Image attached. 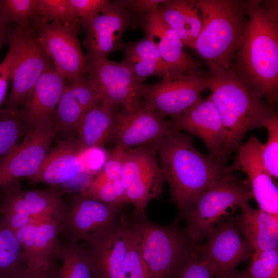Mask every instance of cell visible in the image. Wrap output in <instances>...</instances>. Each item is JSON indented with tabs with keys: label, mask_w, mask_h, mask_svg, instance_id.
<instances>
[{
	"label": "cell",
	"mask_w": 278,
	"mask_h": 278,
	"mask_svg": "<svg viewBox=\"0 0 278 278\" xmlns=\"http://www.w3.org/2000/svg\"><path fill=\"white\" fill-rule=\"evenodd\" d=\"M28 128L22 109H0V161L18 144Z\"/></svg>",
	"instance_id": "1f68e13d"
},
{
	"label": "cell",
	"mask_w": 278,
	"mask_h": 278,
	"mask_svg": "<svg viewBox=\"0 0 278 278\" xmlns=\"http://www.w3.org/2000/svg\"><path fill=\"white\" fill-rule=\"evenodd\" d=\"M202 26L195 48L210 71L228 70L248 24V1L196 0Z\"/></svg>",
	"instance_id": "277c9868"
},
{
	"label": "cell",
	"mask_w": 278,
	"mask_h": 278,
	"mask_svg": "<svg viewBox=\"0 0 278 278\" xmlns=\"http://www.w3.org/2000/svg\"><path fill=\"white\" fill-rule=\"evenodd\" d=\"M206 237L205 243L194 248L211 267L215 278H225L254 252L231 220L219 222Z\"/></svg>",
	"instance_id": "9a60e30c"
},
{
	"label": "cell",
	"mask_w": 278,
	"mask_h": 278,
	"mask_svg": "<svg viewBox=\"0 0 278 278\" xmlns=\"http://www.w3.org/2000/svg\"><path fill=\"white\" fill-rule=\"evenodd\" d=\"M213 272L208 264L192 248L188 258L177 278H213Z\"/></svg>",
	"instance_id": "f35d334b"
},
{
	"label": "cell",
	"mask_w": 278,
	"mask_h": 278,
	"mask_svg": "<svg viewBox=\"0 0 278 278\" xmlns=\"http://www.w3.org/2000/svg\"><path fill=\"white\" fill-rule=\"evenodd\" d=\"M165 181L154 144L126 149L120 182L136 215H145L149 202L161 196Z\"/></svg>",
	"instance_id": "52a82bcc"
},
{
	"label": "cell",
	"mask_w": 278,
	"mask_h": 278,
	"mask_svg": "<svg viewBox=\"0 0 278 278\" xmlns=\"http://www.w3.org/2000/svg\"><path fill=\"white\" fill-rule=\"evenodd\" d=\"M170 121L173 129L200 138L208 150V156L224 165L228 158L225 151L224 129L220 115L209 97L201 98Z\"/></svg>",
	"instance_id": "ac0fdd59"
},
{
	"label": "cell",
	"mask_w": 278,
	"mask_h": 278,
	"mask_svg": "<svg viewBox=\"0 0 278 278\" xmlns=\"http://www.w3.org/2000/svg\"><path fill=\"white\" fill-rule=\"evenodd\" d=\"M131 25V17L119 1H109L99 14L80 24L85 32L82 44L86 61L106 60L111 53L122 50L123 36Z\"/></svg>",
	"instance_id": "2e32d148"
},
{
	"label": "cell",
	"mask_w": 278,
	"mask_h": 278,
	"mask_svg": "<svg viewBox=\"0 0 278 278\" xmlns=\"http://www.w3.org/2000/svg\"><path fill=\"white\" fill-rule=\"evenodd\" d=\"M60 218L39 219L15 232L27 268L47 269L59 266Z\"/></svg>",
	"instance_id": "d6986e66"
},
{
	"label": "cell",
	"mask_w": 278,
	"mask_h": 278,
	"mask_svg": "<svg viewBox=\"0 0 278 278\" xmlns=\"http://www.w3.org/2000/svg\"><path fill=\"white\" fill-rule=\"evenodd\" d=\"M83 152L77 137L59 142L48 151L37 172L29 179L51 185L68 182L82 169Z\"/></svg>",
	"instance_id": "cb8c5ba5"
},
{
	"label": "cell",
	"mask_w": 278,
	"mask_h": 278,
	"mask_svg": "<svg viewBox=\"0 0 278 278\" xmlns=\"http://www.w3.org/2000/svg\"><path fill=\"white\" fill-rule=\"evenodd\" d=\"M208 96L220 115L229 157L237 150L246 134L265 124L275 112L235 69L210 71L205 75Z\"/></svg>",
	"instance_id": "3957f363"
},
{
	"label": "cell",
	"mask_w": 278,
	"mask_h": 278,
	"mask_svg": "<svg viewBox=\"0 0 278 278\" xmlns=\"http://www.w3.org/2000/svg\"><path fill=\"white\" fill-rule=\"evenodd\" d=\"M1 188L0 215L14 232L39 219L60 217L63 199L55 189L25 190L15 181Z\"/></svg>",
	"instance_id": "7c38bea8"
},
{
	"label": "cell",
	"mask_w": 278,
	"mask_h": 278,
	"mask_svg": "<svg viewBox=\"0 0 278 278\" xmlns=\"http://www.w3.org/2000/svg\"><path fill=\"white\" fill-rule=\"evenodd\" d=\"M68 81L53 62L35 84L22 109L28 129L54 120L55 113Z\"/></svg>",
	"instance_id": "7402d4cb"
},
{
	"label": "cell",
	"mask_w": 278,
	"mask_h": 278,
	"mask_svg": "<svg viewBox=\"0 0 278 278\" xmlns=\"http://www.w3.org/2000/svg\"><path fill=\"white\" fill-rule=\"evenodd\" d=\"M248 24L234 67L272 107L278 97V3L248 1Z\"/></svg>",
	"instance_id": "6da1fadb"
},
{
	"label": "cell",
	"mask_w": 278,
	"mask_h": 278,
	"mask_svg": "<svg viewBox=\"0 0 278 278\" xmlns=\"http://www.w3.org/2000/svg\"><path fill=\"white\" fill-rule=\"evenodd\" d=\"M38 19L56 22L78 32L80 21L74 15L69 0H38Z\"/></svg>",
	"instance_id": "836d02e7"
},
{
	"label": "cell",
	"mask_w": 278,
	"mask_h": 278,
	"mask_svg": "<svg viewBox=\"0 0 278 278\" xmlns=\"http://www.w3.org/2000/svg\"><path fill=\"white\" fill-rule=\"evenodd\" d=\"M247 271L250 278H278L277 248L254 252Z\"/></svg>",
	"instance_id": "d590c367"
},
{
	"label": "cell",
	"mask_w": 278,
	"mask_h": 278,
	"mask_svg": "<svg viewBox=\"0 0 278 278\" xmlns=\"http://www.w3.org/2000/svg\"><path fill=\"white\" fill-rule=\"evenodd\" d=\"M129 222L122 213L118 224L86 247L97 278H125V258Z\"/></svg>",
	"instance_id": "603a6c76"
},
{
	"label": "cell",
	"mask_w": 278,
	"mask_h": 278,
	"mask_svg": "<svg viewBox=\"0 0 278 278\" xmlns=\"http://www.w3.org/2000/svg\"><path fill=\"white\" fill-rule=\"evenodd\" d=\"M268 130L267 142L262 144L261 158L263 165L274 179L278 177V118L276 113L272 114L265 124Z\"/></svg>",
	"instance_id": "e575fe53"
},
{
	"label": "cell",
	"mask_w": 278,
	"mask_h": 278,
	"mask_svg": "<svg viewBox=\"0 0 278 278\" xmlns=\"http://www.w3.org/2000/svg\"><path fill=\"white\" fill-rule=\"evenodd\" d=\"M158 9L178 34L184 46L195 48L202 26L196 1L166 0Z\"/></svg>",
	"instance_id": "83f0119b"
},
{
	"label": "cell",
	"mask_w": 278,
	"mask_h": 278,
	"mask_svg": "<svg viewBox=\"0 0 278 278\" xmlns=\"http://www.w3.org/2000/svg\"><path fill=\"white\" fill-rule=\"evenodd\" d=\"M26 267L15 233L0 215V278H11Z\"/></svg>",
	"instance_id": "4dcf8cb0"
},
{
	"label": "cell",
	"mask_w": 278,
	"mask_h": 278,
	"mask_svg": "<svg viewBox=\"0 0 278 278\" xmlns=\"http://www.w3.org/2000/svg\"><path fill=\"white\" fill-rule=\"evenodd\" d=\"M140 25L144 37L155 45L164 61L178 74L202 71L201 63L184 51L180 37L162 17L158 7L147 13Z\"/></svg>",
	"instance_id": "44dd1931"
},
{
	"label": "cell",
	"mask_w": 278,
	"mask_h": 278,
	"mask_svg": "<svg viewBox=\"0 0 278 278\" xmlns=\"http://www.w3.org/2000/svg\"><path fill=\"white\" fill-rule=\"evenodd\" d=\"M8 46V52L0 63V107L7 99L8 88L11 81V70L16 50L14 32Z\"/></svg>",
	"instance_id": "60d3db41"
},
{
	"label": "cell",
	"mask_w": 278,
	"mask_h": 278,
	"mask_svg": "<svg viewBox=\"0 0 278 278\" xmlns=\"http://www.w3.org/2000/svg\"><path fill=\"white\" fill-rule=\"evenodd\" d=\"M119 207L88 198L82 194L64 201L60 215L61 232L66 241L91 244L119 223Z\"/></svg>",
	"instance_id": "ba28073f"
},
{
	"label": "cell",
	"mask_w": 278,
	"mask_h": 278,
	"mask_svg": "<svg viewBox=\"0 0 278 278\" xmlns=\"http://www.w3.org/2000/svg\"><path fill=\"white\" fill-rule=\"evenodd\" d=\"M240 208L234 223L253 252L277 248L278 215L253 208L249 203Z\"/></svg>",
	"instance_id": "484cf974"
},
{
	"label": "cell",
	"mask_w": 278,
	"mask_h": 278,
	"mask_svg": "<svg viewBox=\"0 0 278 278\" xmlns=\"http://www.w3.org/2000/svg\"><path fill=\"white\" fill-rule=\"evenodd\" d=\"M253 198L251 189L231 172L212 185L196 200L185 214V233L193 243L206 237L214 227Z\"/></svg>",
	"instance_id": "8992f818"
},
{
	"label": "cell",
	"mask_w": 278,
	"mask_h": 278,
	"mask_svg": "<svg viewBox=\"0 0 278 278\" xmlns=\"http://www.w3.org/2000/svg\"><path fill=\"white\" fill-rule=\"evenodd\" d=\"M32 25L42 47L68 82L86 76V59L77 31L59 23L39 19Z\"/></svg>",
	"instance_id": "4fadbf2b"
},
{
	"label": "cell",
	"mask_w": 278,
	"mask_h": 278,
	"mask_svg": "<svg viewBox=\"0 0 278 278\" xmlns=\"http://www.w3.org/2000/svg\"><path fill=\"white\" fill-rule=\"evenodd\" d=\"M262 144L257 137L252 136L247 143L238 146L236 162L231 167H225L224 170L233 173L240 170L245 172L259 209L278 215L277 187L263 165L260 155Z\"/></svg>",
	"instance_id": "ffe728a7"
},
{
	"label": "cell",
	"mask_w": 278,
	"mask_h": 278,
	"mask_svg": "<svg viewBox=\"0 0 278 278\" xmlns=\"http://www.w3.org/2000/svg\"><path fill=\"white\" fill-rule=\"evenodd\" d=\"M225 278H250L245 271L236 272L233 271Z\"/></svg>",
	"instance_id": "f6af8a7d"
},
{
	"label": "cell",
	"mask_w": 278,
	"mask_h": 278,
	"mask_svg": "<svg viewBox=\"0 0 278 278\" xmlns=\"http://www.w3.org/2000/svg\"><path fill=\"white\" fill-rule=\"evenodd\" d=\"M75 17L80 24L89 21L99 14L107 6L108 0H69Z\"/></svg>",
	"instance_id": "74e56055"
},
{
	"label": "cell",
	"mask_w": 278,
	"mask_h": 278,
	"mask_svg": "<svg viewBox=\"0 0 278 278\" xmlns=\"http://www.w3.org/2000/svg\"><path fill=\"white\" fill-rule=\"evenodd\" d=\"M126 149L116 145L100 172L112 182L120 180L121 169Z\"/></svg>",
	"instance_id": "b9f144b4"
},
{
	"label": "cell",
	"mask_w": 278,
	"mask_h": 278,
	"mask_svg": "<svg viewBox=\"0 0 278 278\" xmlns=\"http://www.w3.org/2000/svg\"><path fill=\"white\" fill-rule=\"evenodd\" d=\"M16 28L0 21V51L2 48L10 43Z\"/></svg>",
	"instance_id": "ee69618b"
},
{
	"label": "cell",
	"mask_w": 278,
	"mask_h": 278,
	"mask_svg": "<svg viewBox=\"0 0 278 278\" xmlns=\"http://www.w3.org/2000/svg\"><path fill=\"white\" fill-rule=\"evenodd\" d=\"M82 194L91 199L115 205L119 208L124 206L117 196L113 182L100 172L89 182Z\"/></svg>",
	"instance_id": "8d00e7d4"
},
{
	"label": "cell",
	"mask_w": 278,
	"mask_h": 278,
	"mask_svg": "<svg viewBox=\"0 0 278 278\" xmlns=\"http://www.w3.org/2000/svg\"><path fill=\"white\" fill-rule=\"evenodd\" d=\"M14 37L11 88L4 104L8 108L20 109L25 105L38 79L52 61L39 43L32 24L16 26Z\"/></svg>",
	"instance_id": "9c48e42d"
},
{
	"label": "cell",
	"mask_w": 278,
	"mask_h": 278,
	"mask_svg": "<svg viewBox=\"0 0 278 278\" xmlns=\"http://www.w3.org/2000/svg\"><path fill=\"white\" fill-rule=\"evenodd\" d=\"M86 77L101 101L126 110L141 105L143 82L121 62L86 61Z\"/></svg>",
	"instance_id": "8fae6325"
},
{
	"label": "cell",
	"mask_w": 278,
	"mask_h": 278,
	"mask_svg": "<svg viewBox=\"0 0 278 278\" xmlns=\"http://www.w3.org/2000/svg\"><path fill=\"white\" fill-rule=\"evenodd\" d=\"M38 19V0H0V21L28 26Z\"/></svg>",
	"instance_id": "d6a6232c"
},
{
	"label": "cell",
	"mask_w": 278,
	"mask_h": 278,
	"mask_svg": "<svg viewBox=\"0 0 278 278\" xmlns=\"http://www.w3.org/2000/svg\"><path fill=\"white\" fill-rule=\"evenodd\" d=\"M60 266L47 269L26 267L11 278H58Z\"/></svg>",
	"instance_id": "7bdbcfd3"
},
{
	"label": "cell",
	"mask_w": 278,
	"mask_h": 278,
	"mask_svg": "<svg viewBox=\"0 0 278 278\" xmlns=\"http://www.w3.org/2000/svg\"><path fill=\"white\" fill-rule=\"evenodd\" d=\"M166 0H123L119 1L130 14L131 27L135 28L140 24L145 16L157 8Z\"/></svg>",
	"instance_id": "ab89813d"
},
{
	"label": "cell",
	"mask_w": 278,
	"mask_h": 278,
	"mask_svg": "<svg viewBox=\"0 0 278 278\" xmlns=\"http://www.w3.org/2000/svg\"><path fill=\"white\" fill-rule=\"evenodd\" d=\"M205 75L203 71H192L163 78L155 84H144L141 105L164 118H175L196 103L208 89Z\"/></svg>",
	"instance_id": "30bf717a"
},
{
	"label": "cell",
	"mask_w": 278,
	"mask_h": 278,
	"mask_svg": "<svg viewBox=\"0 0 278 278\" xmlns=\"http://www.w3.org/2000/svg\"><path fill=\"white\" fill-rule=\"evenodd\" d=\"M130 224L149 278H177L193 248L185 232L176 225H161L136 215Z\"/></svg>",
	"instance_id": "5b68a950"
},
{
	"label": "cell",
	"mask_w": 278,
	"mask_h": 278,
	"mask_svg": "<svg viewBox=\"0 0 278 278\" xmlns=\"http://www.w3.org/2000/svg\"><path fill=\"white\" fill-rule=\"evenodd\" d=\"M172 130L170 120L141 105L133 110L118 111L109 140L128 149L155 144Z\"/></svg>",
	"instance_id": "e0dca14e"
},
{
	"label": "cell",
	"mask_w": 278,
	"mask_h": 278,
	"mask_svg": "<svg viewBox=\"0 0 278 278\" xmlns=\"http://www.w3.org/2000/svg\"><path fill=\"white\" fill-rule=\"evenodd\" d=\"M100 100L86 76L68 81L54 116L57 134L77 132L83 116Z\"/></svg>",
	"instance_id": "d4e9b609"
},
{
	"label": "cell",
	"mask_w": 278,
	"mask_h": 278,
	"mask_svg": "<svg viewBox=\"0 0 278 278\" xmlns=\"http://www.w3.org/2000/svg\"><path fill=\"white\" fill-rule=\"evenodd\" d=\"M122 50L124 58L120 62L143 82L149 77L181 75L164 61L155 45L145 37L139 41L124 43Z\"/></svg>",
	"instance_id": "4316f807"
},
{
	"label": "cell",
	"mask_w": 278,
	"mask_h": 278,
	"mask_svg": "<svg viewBox=\"0 0 278 278\" xmlns=\"http://www.w3.org/2000/svg\"><path fill=\"white\" fill-rule=\"evenodd\" d=\"M61 262L58 278H97L95 268L86 248L67 241L60 242Z\"/></svg>",
	"instance_id": "f546056e"
},
{
	"label": "cell",
	"mask_w": 278,
	"mask_h": 278,
	"mask_svg": "<svg viewBox=\"0 0 278 278\" xmlns=\"http://www.w3.org/2000/svg\"><path fill=\"white\" fill-rule=\"evenodd\" d=\"M56 134L54 120L29 129L22 142L0 161V188L19 178L33 176Z\"/></svg>",
	"instance_id": "5bb4252c"
},
{
	"label": "cell",
	"mask_w": 278,
	"mask_h": 278,
	"mask_svg": "<svg viewBox=\"0 0 278 278\" xmlns=\"http://www.w3.org/2000/svg\"><path fill=\"white\" fill-rule=\"evenodd\" d=\"M117 108L100 100L84 114L77 130L83 150L101 147L109 141Z\"/></svg>",
	"instance_id": "f1b7e54d"
},
{
	"label": "cell",
	"mask_w": 278,
	"mask_h": 278,
	"mask_svg": "<svg viewBox=\"0 0 278 278\" xmlns=\"http://www.w3.org/2000/svg\"><path fill=\"white\" fill-rule=\"evenodd\" d=\"M194 140L173 129L154 144L171 201L185 215L197 198L225 174L224 165L202 154L193 144Z\"/></svg>",
	"instance_id": "7a4b0ae2"
}]
</instances>
